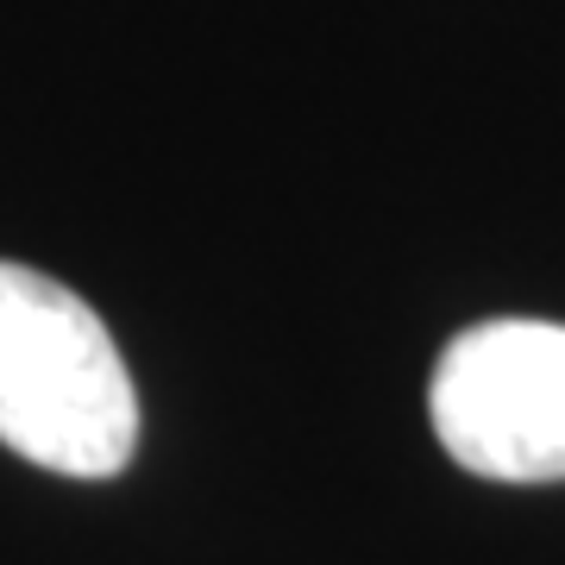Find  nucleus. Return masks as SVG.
Instances as JSON below:
<instances>
[{
    "label": "nucleus",
    "mask_w": 565,
    "mask_h": 565,
    "mask_svg": "<svg viewBox=\"0 0 565 565\" xmlns=\"http://www.w3.org/2000/svg\"><path fill=\"white\" fill-rule=\"evenodd\" d=\"M434 434L471 478L559 484L565 478V327L484 321L459 333L427 384Z\"/></svg>",
    "instance_id": "nucleus-2"
},
{
    "label": "nucleus",
    "mask_w": 565,
    "mask_h": 565,
    "mask_svg": "<svg viewBox=\"0 0 565 565\" xmlns=\"http://www.w3.org/2000/svg\"><path fill=\"white\" fill-rule=\"evenodd\" d=\"M0 446L63 478H114L139 452V390L76 289L0 258Z\"/></svg>",
    "instance_id": "nucleus-1"
}]
</instances>
